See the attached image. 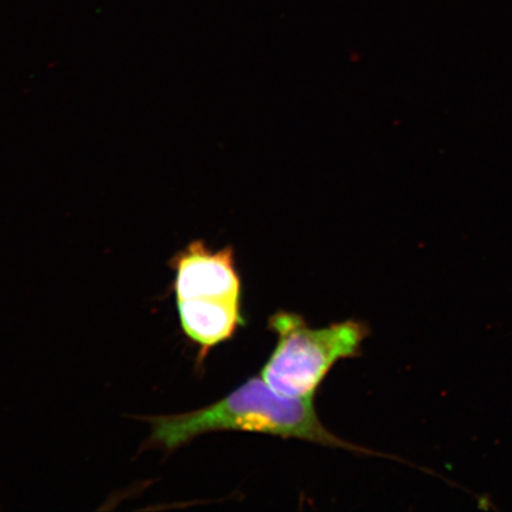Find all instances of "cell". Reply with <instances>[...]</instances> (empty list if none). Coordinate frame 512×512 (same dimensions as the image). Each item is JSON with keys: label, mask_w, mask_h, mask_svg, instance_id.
<instances>
[{"label": "cell", "mask_w": 512, "mask_h": 512, "mask_svg": "<svg viewBox=\"0 0 512 512\" xmlns=\"http://www.w3.org/2000/svg\"><path fill=\"white\" fill-rule=\"evenodd\" d=\"M176 306L183 334L200 350L198 364L206 360L211 349L232 339L240 326L245 324L241 302L178 300Z\"/></svg>", "instance_id": "4"}, {"label": "cell", "mask_w": 512, "mask_h": 512, "mask_svg": "<svg viewBox=\"0 0 512 512\" xmlns=\"http://www.w3.org/2000/svg\"><path fill=\"white\" fill-rule=\"evenodd\" d=\"M277 335V347L261 379L274 392L290 399H315V394L336 363L361 355L369 336L366 324L354 319L315 329L298 313L279 311L268 320Z\"/></svg>", "instance_id": "2"}, {"label": "cell", "mask_w": 512, "mask_h": 512, "mask_svg": "<svg viewBox=\"0 0 512 512\" xmlns=\"http://www.w3.org/2000/svg\"><path fill=\"white\" fill-rule=\"evenodd\" d=\"M169 265L175 272L176 302H241L242 281L233 247L214 251L206 241L194 240L172 256Z\"/></svg>", "instance_id": "3"}, {"label": "cell", "mask_w": 512, "mask_h": 512, "mask_svg": "<svg viewBox=\"0 0 512 512\" xmlns=\"http://www.w3.org/2000/svg\"><path fill=\"white\" fill-rule=\"evenodd\" d=\"M151 425L147 446L174 452L203 434L235 431L293 438L319 445L371 454L339 439L320 422L313 399H290L280 395L261 377H253L227 398L189 413L144 418Z\"/></svg>", "instance_id": "1"}]
</instances>
